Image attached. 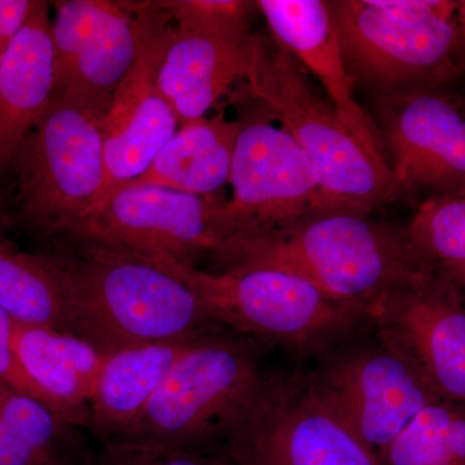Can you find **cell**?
Returning <instances> with one entry per match:
<instances>
[{
	"label": "cell",
	"mask_w": 465,
	"mask_h": 465,
	"mask_svg": "<svg viewBox=\"0 0 465 465\" xmlns=\"http://www.w3.org/2000/svg\"><path fill=\"white\" fill-rule=\"evenodd\" d=\"M262 39L224 41L171 27L155 70V85L180 124L204 118L241 82L249 84Z\"/></svg>",
	"instance_id": "obj_17"
},
{
	"label": "cell",
	"mask_w": 465,
	"mask_h": 465,
	"mask_svg": "<svg viewBox=\"0 0 465 465\" xmlns=\"http://www.w3.org/2000/svg\"><path fill=\"white\" fill-rule=\"evenodd\" d=\"M224 449L238 465H381L299 371L266 379Z\"/></svg>",
	"instance_id": "obj_9"
},
{
	"label": "cell",
	"mask_w": 465,
	"mask_h": 465,
	"mask_svg": "<svg viewBox=\"0 0 465 465\" xmlns=\"http://www.w3.org/2000/svg\"><path fill=\"white\" fill-rule=\"evenodd\" d=\"M229 183L226 241L282 231L316 213L318 185L307 159L282 127L262 116L242 121Z\"/></svg>",
	"instance_id": "obj_11"
},
{
	"label": "cell",
	"mask_w": 465,
	"mask_h": 465,
	"mask_svg": "<svg viewBox=\"0 0 465 465\" xmlns=\"http://www.w3.org/2000/svg\"><path fill=\"white\" fill-rule=\"evenodd\" d=\"M406 232L418 255L430 264L465 262V193L428 198Z\"/></svg>",
	"instance_id": "obj_24"
},
{
	"label": "cell",
	"mask_w": 465,
	"mask_h": 465,
	"mask_svg": "<svg viewBox=\"0 0 465 465\" xmlns=\"http://www.w3.org/2000/svg\"><path fill=\"white\" fill-rule=\"evenodd\" d=\"M0 308L16 322L81 336L74 289L63 260L18 249L2 228Z\"/></svg>",
	"instance_id": "obj_22"
},
{
	"label": "cell",
	"mask_w": 465,
	"mask_h": 465,
	"mask_svg": "<svg viewBox=\"0 0 465 465\" xmlns=\"http://www.w3.org/2000/svg\"><path fill=\"white\" fill-rule=\"evenodd\" d=\"M440 268L451 278H465V262L440 265Z\"/></svg>",
	"instance_id": "obj_30"
},
{
	"label": "cell",
	"mask_w": 465,
	"mask_h": 465,
	"mask_svg": "<svg viewBox=\"0 0 465 465\" xmlns=\"http://www.w3.org/2000/svg\"><path fill=\"white\" fill-rule=\"evenodd\" d=\"M213 256L222 269L259 264L292 272L367 312L382 293L437 269L418 255L406 228L347 213H316L282 231L226 241Z\"/></svg>",
	"instance_id": "obj_2"
},
{
	"label": "cell",
	"mask_w": 465,
	"mask_h": 465,
	"mask_svg": "<svg viewBox=\"0 0 465 465\" xmlns=\"http://www.w3.org/2000/svg\"><path fill=\"white\" fill-rule=\"evenodd\" d=\"M381 465H465V405L437 399L378 452Z\"/></svg>",
	"instance_id": "obj_23"
},
{
	"label": "cell",
	"mask_w": 465,
	"mask_h": 465,
	"mask_svg": "<svg viewBox=\"0 0 465 465\" xmlns=\"http://www.w3.org/2000/svg\"><path fill=\"white\" fill-rule=\"evenodd\" d=\"M193 341L134 345L106 353L90 401V427L104 442L119 439L137 420Z\"/></svg>",
	"instance_id": "obj_20"
},
{
	"label": "cell",
	"mask_w": 465,
	"mask_h": 465,
	"mask_svg": "<svg viewBox=\"0 0 465 465\" xmlns=\"http://www.w3.org/2000/svg\"><path fill=\"white\" fill-rule=\"evenodd\" d=\"M307 375L317 396L376 457L420 410L440 399L409 358L382 341Z\"/></svg>",
	"instance_id": "obj_12"
},
{
	"label": "cell",
	"mask_w": 465,
	"mask_h": 465,
	"mask_svg": "<svg viewBox=\"0 0 465 465\" xmlns=\"http://www.w3.org/2000/svg\"><path fill=\"white\" fill-rule=\"evenodd\" d=\"M266 379L250 342L220 330L206 333L186 347L142 415L113 440L224 448Z\"/></svg>",
	"instance_id": "obj_5"
},
{
	"label": "cell",
	"mask_w": 465,
	"mask_h": 465,
	"mask_svg": "<svg viewBox=\"0 0 465 465\" xmlns=\"http://www.w3.org/2000/svg\"><path fill=\"white\" fill-rule=\"evenodd\" d=\"M381 341L409 358L442 399L465 405V299L437 268L369 308Z\"/></svg>",
	"instance_id": "obj_13"
},
{
	"label": "cell",
	"mask_w": 465,
	"mask_h": 465,
	"mask_svg": "<svg viewBox=\"0 0 465 465\" xmlns=\"http://www.w3.org/2000/svg\"><path fill=\"white\" fill-rule=\"evenodd\" d=\"M247 88L307 159L317 180L316 213L370 216L402 194L387 157L351 134L280 45L262 41Z\"/></svg>",
	"instance_id": "obj_3"
},
{
	"label": "cell",
	"mask_w": 465,
	"mask_h": 465,
	"mask_svg": "<svg viewBox=\"0 0 465 465\" xmlns=\"http://www.w3.org/2000/svg\"><path fill=\"white\" fill-rule=\"evenodd\" d=\"M159 7L176 32L224 41L252 38L255 2L246 0H161Z\"/></svg>",
	"instance_id": "obj_25"
},
{
	"label": "cell",
	"mask_w": 465,
	"mask_h": 465,
	"mask_svg": "<svg viewBox=\"0 0 465 465\" xmlns=\"http://www.w3.org/2000/svg\"><path fill=\"white\" fill-rule=\"evenodd\" d=\"M67 235L191 266L229 238L224 200L154 185L115 192Z\"/></svg>",
	"instance_id": "obj_10"
},
{
	"label": "cell",
	"mask_w": 465,
	"mask_h": 465,
	"mask_svg": "<svg viewBox=\"0 0 465 465\" xmlns=\"http://www.w3.org/2000/svg\"><path fill=\"white\" fill-rule=\"evenodd\" d=\"M354 84L376 96L442 88L463 76L457 60V2H326Z\"/></svg>",
	"instance_id": "obj_4"
},
{
	"label": "cell",
	"mask_w": 465,
	"mask_h": 465,
	"mask_svg": "<svg viewBox=\"0 0 465 465\" xmlns=\"http://www.w3.org/2000/svg\"><path fill=\"white\" fill-rule=\"evenodd\" d=\"M378 130L401 193H465V101L442 88L376 100Z\"/></svg>",
	"instance_id": "obj_14"
},
{
	"label": "cell",
	"mask_w": 465,
	"mask_h": 465,
	"mask_svg": "<svg viewBox=\"0 0 465 465\" xmlns=\"http://www.w3.org/2000/svg\"><path fill=\"white\" fill-rule=\"evenodd\" d=\"M455 29H457V60L465 75V0L457 2L455 8Z\"/></svg>",
	"instance_id": "obj_29"
},
{
	"label": "cell",
	"mask_w": 465,
	"mask_h": 465,
	"mask_svg": "<svg viewBox=\"0 0 465 465\" xmlns=\"http://www.w3.org/2000/svg\"><path fill=\"white\" fill-rule=\"evenodd\" d=\"M51 5L36 3L32 16L0 58V173L47 114L54 94Z\"/></svg>",
	"instance_id": "obj_18"
},
{
	"label": "cell",
	"mask_w": 465,
	"mask_h": 465,
	"mask_svg": "<svg viewBox=\"0 0 465 465\" xmlns=\"http://www.w3.org/2000/svg\"><path fill=\"white\" fill-rule=\"evenodd\" d=\"M189 274L220 326L293 353L320 351L369 321L366 309L274 266L232 265L217 273L191 266Z\"/></svg>",
	"instance_id": "obj_6"
},
{
	"label": "cell",
	"mask_w": 465,
	"mask_h": 465,
	"mask_svg": "<svg viewBox=\"0 0 465 465\" xmlns=\"http://www.w3.org/2000/svg\"><path fill=\"white\" fill-rule=\"evenodd\" d=\"M52 5L54 101H69L105 116L143 43L166 14L158 2L61 0Z\"/></svg>",
	"instance_id": "obj_8"
},
{
	"label": "cell",
	"mask_w": 465,
	"mask_h": 465,
	"mask_svg": "<svg viewBox=\"0 0 465 465\" xmlns=\"http://www.w3.org/2000/svg\"><path fill=\"white\" fill-rule=\"evenodd\" d=\"M255 5L274 42L316 76L351 134L372 152L385 155L378 125L358 104L356 84L342 58L326 2L259 0Z\"/></svg>",
	"instance_id": "obj_16"
},
{
	"label": "cell",
	"mask_w": 465,
	"mask_h": 465,
	"mask_svg": "<svg viewBox=\"0 0 465 465\" xmlns=\"http://www.w3.org/2000/svg\"><path fill=\"white\" fill-rule=\"evenodd\" d=\"M15 348L27 375L66 425L90 427V401L108 351L81 336L14 321Z\"/></svg>",
	"instance_id": "obj_19"
},
{
	"label": "cell",
	"mask_w": 465,
	"mask_h": 465,
	"mask_svg": "<svg viewBox=\"0 0 465 465\" xmlns=\"http://www.w3.org/2000/svg\"><path fill=\"white\" fill-rule=\"evenodd\" d=\"M94 465H238L224 448L186 449L137 440H108Z\"/></svg>",
	"instance_id": "obj_26"
},
{
	"label": "cell",
	"mask_w": 465,
	"mask_h": 465,
	"mask_svg": "<svg viewBox=\"0 0 465 465\" xmlns=\"http://www.w3.org/2000/svg\"><path fill=\"white\" fill-rule=\"evenodd\" d=\"M171 27L163 20L149 34L136 65L104 116L105 182L91 213L143 176L182 124L155 85V70Z\"/></svg>",
	"instance_id": "obj_15"
},
{
	"label": "cell",
	"mask_w": 465,
	"mask_h": 465,
	"mask_svg": "<svg viewBox=\"0 0 465 465\" xmlns=\"http://www.w3.org/2000/svg\"><path fill=\"white\" fill-rule=\"evenodd\" d=\"M0 384L41 401L54 412L50 400L27 375L26 370L24 369L18 358L14 341V320L2 308H0Z\"/></svg>",
	"instance_id": "obj_27"
},
{
	"label": "cell",
	"mask_w": 465,
	"mask_h": 465,
	"mask_svg": "<svg viewBox=\"0 0 465 465\" xmlns=\"http://www.w3.org/2000/svg\"><path fill=\"white\" fill-rule=\"evenodd\" d=\"M104 115L69 101L50 110L18 150V203L42 234H69L96 206L104 182Z\"/></svg>",
	"instance_id": "obj_7"
},
{
	"label": "cell",
	"mask_w": 465,
	"mask_h": 465,
	"mask_svg": "<svg viewBox=\"0 0 465 465\" xmlns=\"http://www.w3.org/2000/svg\"><path fill=\"white\" fill-rule=\"evenodd\" d=\"M241 128L242 121H229L224 112L213 118L204 116L180 124L149 170L127 186H162L201 197L219 198L217 193L231 179L232 155Z\"/></svg>",
	"instance_id": "obj_21"
},
{
	"label": "cell",
	"mask_w": 465,
	"mask_h": 465,
	"mask_svg": "<svg viewBox=\"0 0 465 465\" xmlns=\"http://www.w3.org/2000/svg\"><path fill=\"white\" fill-rule=\"evenodd\" d=\"M451 280L457 283L459 290L461 291V293H463L465 299V278H451Z\"/></svg>",
	"instance_id": "obj_31"
},
{
	"label": "cell",
	"mask_w": 465,
	"mask_h": 465,
	"mask_svg": "<svg viewBox=\"0 0 465 465\" xmlns=\"http://www.w3.org/2000/svg\"><path fill=\"white\" fill-rule=\"evenodd\" d=\"M57 253L74 289L81 336L110 351L193 341L220 324L193 283L191 265L173 264L101 242L72 237Z\"/></svg>",
	"instance_id": "obj_1"
},
{
	"label": "cell",
	"mask_w": 465,
	"mask_h": 465,
	"mask_svg": "<svg viewBox=\"0 0 465 465\" xmlns=\"http://www.w3.org/2000/svg\"><path fill=\"white\" fill-rule=\"evenodd\" d=\"M36 0H0V58L32 16Z\"/></svg>",
	"instance_id": "obj_28"
}]
</instances>
